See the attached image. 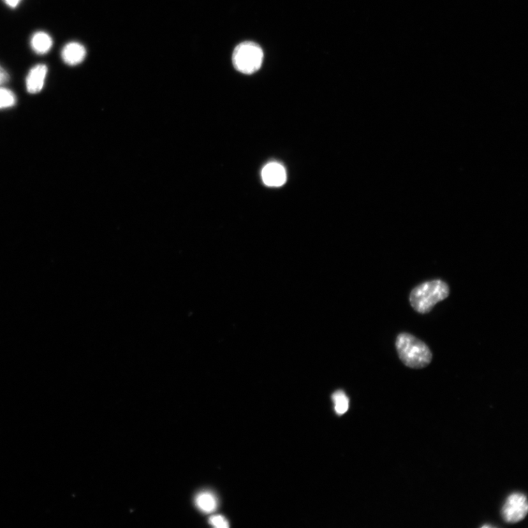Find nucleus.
I'll list each match as a JSON object with an SVG mask.
<instances>
[{"label":"nucleus","instance_id":"obj_10","mask_svg":"<svg viewBox=\"0 0 528 528\" xmlns=\"http://www.w3.org/2000/svg\"><path fill=\"white\" fill-rule=\"evenodd\" d=\"M335 411L337 415L345 414L349 406V400L346 393L342 390L336 391L332 395Z\"/></svg>","mask_w":528,"mask_h":528},{"label":"nucleus","instance_id":"obj_12","mask_svg":"<svg viewBox=\"0 0 528 528\" xmlns=\"http://www.w3.org/2000/svg\"><path fill=\"white\" fill-rule=\"evenodd\" d=\"M210 523L217 528H228L229 522L228 520L222 515H215L210 519Z\"/></svg>","mask_w":528,"mask_h":528},{"label":"nucleus","instance_id":"obj_3","mask_svg":"<svg viewBox=\"0 0 528 528\" xmlns=\"http://www.w3.org/2000/svg\"><path fill=\"white\" fill-rule=\"evenodd\" d=\"M263 52L258 44L246 41L235 48L232 62L235 68L244 75H252L262 65Z\"/></svg>","mask_w":528,"mask_h":528},{"label":"nucleus","instance_id":"obj_14","mask_svg":"<svg viewBox=\"0 0 528 528\" xmlns=\"http://www.w3.org/2000/svg\"><path fill=\"white\" fill-rule=\"evenodd\" d=\"M4 1L8 6L15 8L19 6L22 0H4Z\"/></svg>","mask_w":528,"mask_h":528},{"label":"nucleus","instance_id":"obj_7","mask_svg":"<svg viewBox=\"0 0 528 528\" xmlns=\"http://www.w3.org/2000/svg\"><path fill=\"white\" fill-rule=\"evenodd\" d=\"M86 54L85 47L78 42L67 43L61 52L63 61L68 66L80 64L85 60Z\"/></svg>","mask_w":528,"mask_h":528},{"label":"nucleus","instance_id":"obj_6","mask_svg":"<svg viewBox=\"0 0 528 528\" xmlns=\"http://www.w3.org/2000/svg\"><path fill=\"white\" fill-rule=\"evenodd\" d=\"M47 72V66L44 64L35 66L29 71L26 78V87L29 94H36L41 91Z\"/></svg>","mask_w":528,"mask_h":528},{"label":"nucleus","instance_id":"obj_2","mask_svg":"<svg viewBox=\"0 0 528 528\" xmlns=\"http://www.w3.org/2000/svg\"><path fill=\"white\" fill-rule=\"evenodd\" d=\"M449 295L450 288L448 284L437 279L414 288L410 293L409 302L416 312L427 314L432 311L437 303L448 298Z\"/></svg>","mask_w":528,"mask_h":528},{"label":"nucleus","instance_id":"obj_9","mask_svg":"<svg viewBox=\"0 0 528 528\" xmlns=\"http://www.w3.org/2000/svg\"><path fill=\"white\" fill-rule=\"evenodd\" d=\"M196 504L201 511L209 513L217 509L218 502L216 496L213 493L203 492L196 496Z\"/></svg>","mask_w":528,"mask_h":528},{"label":"nucleus","instance_id":"obj_11","mask_svg":"<svg viewBox=\"0 0 528 528\" xmlns=\"http://www.w3.org/2000/svg\"><path fill=\"white\" fill-rule=\"evenodd\" d=\"M17 97L6 88H0V110L7 109L16 105Z\"/></svg>","mask_w":528,"mask_h":528},{"label":"nucleus","instance_id":"obj_13","mask_svg":"<svg viewBox=\"0 0 528 528\" xmlns=\"http://www.w3.org/2000/svg\"><path fill=\"white\" fill-rule=\"evenodd\" d=\"M10 76L8 73L0 66V85H3L9 81Z\"/></svg>","mask_w":528,"mask_h":528},{"label":"nucleus","instance_id":"obj_5","mask_svg":"<svg viewBox=\"0 0 528 528\" xmlns=\"http://www.w3.org/2000/svg\"><path fill=\"white\" fill-rule=\"evenodd\" d=\"M261 176L263 183L272 187L281 186L287 179L286 169L277 163H271L264 167Z\"/></svg>","mask_w":528,"mask_h":528},{"label":"nucleus","instance_id":"obj_8","mask_svg":"<svg viewBox=\"0 0 528 528\" xmlns=\"http://www.w3.org/2000/svg\"><path fill=\"white\" fill-rule=\"evenodd\" d=\"M31 45L33 50L39 54L50 52L53 45L52 37L45 32H37L31 38Z\"/></svg>","mask_w":528,"mask_h":528},{"label":"nucleus","instance_id":"obj_4","mask_svg":"<svg viewBox=\"0 0 528 528\" xmlns=\"http://www.w3.org/2000/svg\"><path fill=\"white\" fill-rule=\"evenodd\" d=\"M527 497L522 493L511 494L502 509L504 520L509 524H515L523 520L527 515Z\"/></svg>","mask_w":528,"mask_h":528},{"label":"nucleus","instance_id":"obj_1","mask_svg":"<svg viewBox=\"0 0 528 528\" xmlns=\"http://www.w3.org/2000/svg\"><path fill=\"white\" fill-rule=\"evenodd\" d=\"M395 348L402 362L411 369H423L431 363L433 358L430 347L413 335L407 332L398 335Z\"/></svg>","mask_w":528,"mask_h":528}]
</instances>
